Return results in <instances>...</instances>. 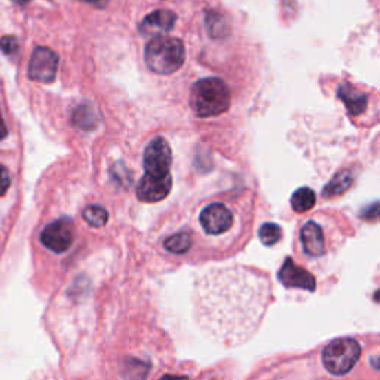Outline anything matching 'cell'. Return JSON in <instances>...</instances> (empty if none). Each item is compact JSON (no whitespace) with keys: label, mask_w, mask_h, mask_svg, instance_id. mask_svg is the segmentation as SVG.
Returning <instances> with one entry per match:
<instances>
[{"label":"cell","mask_w":380,"mask_h":380,"mask_svg":"<svg viewBox=\"0 0 380 380\" xmlns=\"http://www.w3.org/2000/svg\"><path fill=\"white\" fill-rule=\"evenodd\" d=\"M201 224L208 235H222L232 227L233 214L223 204L208 205L201 213Z\"/></svg>","instance_id":"ba28073f"},{"label":"cell","mask_w":380,"mask_h":380,"mask_svg":"<svg viewBox=\"0 0 380 380\" xmlns=\"http://www.w3.org/2000/svg\"><path fill=\"white\" fill-rule=\"evenodd\" d=\"M302 244L303 250L310 257H319L326 251V242H324V233H322L321 226H318L315 222H308L303 226L302 233Z\"/></svg>","instance_id":"7c38bea8"},{"label":"cell","mask_w":380,"mask_h":380,"mask_svg":"<svg viewBox=\"0 0 380 380\" xmlns=\"http://www.w3.org/2000/svg\"><path fill=\"white\" fill-rule=\"evenodd\" d=\"M9 186H11V176H9V171L6 167L0 165V196H3Z\"/></svg>","instance_id":"44dd1931"},{"label":"cell","mask_w":380,"mask_h":380,"mask_svg":"<svg viewBox=\"0 0 380 380\" xmlns=\"http://www.w3.org/2000/svg\"><path fill=\"white\" fill-rule=\"evenodd\" d=\"M171 184H173L171 176L158 178L146 174L138 182L137 196L141 202H149V204L159 202L169 195Z\"/></svg>","instance_id":"30bf717a"},{"label":"cell","mask_w":380,"mask_h":380,"mask_svg":"<svg viewBox=\"0 0 380 380\" xmlns=\"http://www.w3.org/2000/svg\"><path fill=\"white\" fill-rule=\"evenodd\" d=\"M377 202H374L372 207H368L367 210L363 213V217L367 218V220H376L377 214H379V208H377Z\"/></svg>","instance_id":"7402d4cb"},{"label":"cell","mask_w":380,"mask_h":380,"mask_svg":"<svg viewBox=\"0 0 380 380\" xmlns=\"http://www.w3.org/2000/svg\"><path fill=\"white\" fill-rule=\"evenodd\" d=\"M339 97L345 103L348 112L352 116H358L367 109V95L350 83H341L339 88Z\"/></svg>","instance_id":"4fadbf2b"},{"label":"cell","mask_w":380,"mask_h":380,"mask_svg":"<svg viewBox=\"0 0 380 380\" xmlns=\"http://www.w3.org/2000/svg\"><path fill=\"white\" fill-rule=\"evenodd\" d=\"M83 218L92 227H103L109 220V213L100 205H89L83 210Z\"/></svg>","instance_id":"e0dca14e"},{"label":"cell","mask_w":380,"mask_h":380,"mask_svg":"<svg viewBox=\"0 0 380 380\" xmlns=\"http://www.w3.org/2000/svg\"><path fill=\"white\" fill-rule=\"evenodd\" d=\"M6 136H8V128H6V123L2 118V113H0V141L6 138Z\"/></svg>","instance_id":"603a6c76"},{"label":"cell","mask_w":380,"mask_h":380,"mask_svg":"<svg viewBox=\"0 0 380 380\" xmlns=\"http://www.w3.org/2000/svg\"><path fill=\"white\" fill-rule=\"evenodd\" d=\"M0 50L6 55H12L18 51V41L14 36H3L0 39Z\"/></svg>","instance_id":"ffe728a7"},{"label":"cell","mask_w":380,"mask_h":380,"mask_svg":"<svg viewBox=\"0 0 380 380\" xmlns=\"http://www.w3.org/2000/svg\"><path fill=\"white\" fill-rule=\"evenodd\" d=\"M56 72H59V55L50 48H36L28 61V78L34 82L51 83L55 79Z\"/></svg>","instance_id":"52a82bcc"},{"label":"cell","mask_w":380,"mask_h":380,"mask_svg":"<svg viewBox=\"0 0 380 380\" xmlns=\"http://www.w3.org/2000/svg\"><path fill=\"white\" fill-rule=\"evenodd\" d=\"M272 302L271 281L244 268L213 271L195 282L198 324L218 344L236 346L249 340Z\"/></svg>","instance_id":"6da1fadb"},{"label":"cell","mask_w":380,"mask_h":380,"mask_svg":"<svg viewBox=\"0 0 380 380\" xmlns=\"http://www.w3.org/2000/svg\"><path fill=\"white\" fill-rule=\"evenodd\" d=\"M12 2L17 3V5H27L28 2H30V0H12Z\"/></svg>","instance_id":"484cf974"},{"label":"cell","mask_w":380,"mask_h":380,"mask_svg":"<svg viewBox=\"0 0 380 380\" xmlns=\"http://www.w3.org/2000/svg\"><path fill=\"white\" fill-rule=\"evenodd\" d=\"M173 164V154L165 138L156 137L149 142L145 151V169L151 177L162 178L169 176V168Z\"/></svg>","instance_id":"5b68a950"},{"label":"cell","mask_w":380,"mask_h":380,"mask_svg":"<svg viewBox=\"0 0 380 380\" xmlns=\"http://www.w3.org/2000/svg\"><path fill=\"white\" fill-rule=\"evenodd\" d=\"M259 236L260 241L266 245V246H272L275 244H278L282 237V231L278 224L275 223H264L260 231H259Z\"/></svg>","instance_id":"ac0fdd59"},{"label":"cell","mask_w":380,"mask_h":380,"mask_svg":"<svg viewBox=\"0 0 380 380\" xmlns=\"http://www.w3.org/2000/svg\"><path fill=\"white\" fill-rule=\"evenodd\" d=\"M145 59L151 72L171 74L183 65L186 60V50L180 39L159 36L147 43Z\"/></svg>","instance_id":"3957f363"},{"label":"cell","mask_w":380,"mask_h":380,"mask_svg":"<svg viewBox=\"0 0 380 380\" xmlns=\"http://www.w3.org/2000/svg\"><path fill=\"white\" fill-rule=\"evenodd\" d=\"M159 380H189L187 376H174V374H167L164 377H160Z\"/></svg>","instance_id":"cb8c5ba5"},{"label":"cell","mask_w":380,"mask_h":380,"mask_svg":"<svg viewBox=\"0 0 380 380\" xmlns=\"http://www.w3.org/2000/svg\"><path fill=\"white\" fill-rule=\"evenodd\" d=\"M41 241L48 250L56 254L67 251L74 241V224L67 217L59 218V220L48 224L42 235Z\"/></svg>","instance_id":"8992f818"},{"label":"cell","mask_w":380,"mask_h":380,"mask_svg":"<svg viewBox=\"0 0 380 380\" xmlns=\"http://www.w3.org/2000/svg\"><path fill=\"white\" fill-rule=\"evenodd\" d=\"M352 183H354V174L350 173V171H340V173L326 186L324 195L327 198L341 195L344 192H346L350 186H352Z\"/></svg>","instance_id":"9a60e30c"},{"label":"cell","mask_w":380,"mask_h":380,"mask_svg":"<svg viewBox=\"0 0 380 380\" xmlns=\"http://www.w3.org/2000/svg\"><path fill=\"white\" fill-rule=\"evenodd\" d=\"M192 235L189 232H180L176 233L173 236L167 237V241L164 242V246L173 254H184L187 253L190 249H192Z\"/></svg>","instance_id":"2e32d148"},{"label":"cell","mask_w":380,"mask_h":380,"mask_svg":"<svg viewBox=\"0 0 380 380\" xmlns=\"http://www.w3.org/2000/svg\"><path fill=\"white\" fill-rule=\"evenodd\" d=\"M85 2H89V3H94V5L103 6V5H106L107 0H85Z\"/></svg>","instance_id":"d4e9b609"},{"label":"cell","mask_w":380,"mask_h":380,"mask_svg":"<svg viewBox=\"0 0 380 380\" xmlns=\"http://www.w3.org/2000/svg\"><path fill=\"white\" fill-rule=\"evenodd\" d=\"M317 196L309 187H300L291 196V207L296 213H306L315 207Z\"/></svg>","instance_id":"5bb4252c"},{"label":"cell","mask_w":380,"mask_h":380,"mask_svg":"<svg viewBox=\"0 0 380 380\" xmlns=\"http://www.w3.org/2000/svg\"><path fill=\"white\" fill-rule=\"evenodd\" d=\"M361 355V345L357 340L341 337L330 341L322 350V364L335 376L348 374Z\"/></svg>","instance_id":"277c9868"},{"label":"cell","mask_w":380,"mask_h":380,"mask_svg":"<svg viewBox=\"0 0 380 380\" xmlns=\"http://www.w3.org/2000/svg\"><path fill=\"white\" fill-rule=\"evenodd\" d=\"M231 106V92L218 78L198 81L190 89V107L199 118H211L224 113Z\"/></svg>","instance_id":"7a4b0ae2"},{"label":"cell","mask_w":380,"mask_h":380,"mask_svg":"<svg viewBox=\"0 0 380 380\" xmlns=\"http://www.w3.org/2000/svg\"><path fill=\"white\" fill-rule=\"evenodd\" d=\"M278 278L288 288H302L306 291H315L317 288V281L313 278V275L300 268V266L294 264L290 257L284 260L278 272Z\"/></svg>","instance_id":"9c48e42d"},{"label":"cell","mask_w":380,"mask_h":380,"mask_svg":"<svg viewBox=\"0 0 380 380\" xmlns=\"http://www.w3.org/2000/svg\"><path fill=\"white\" fill-rule=\"evenodd\" d=\"M177 21V15L168 9H159L149 14L140 24V30L147 36H164L173 30Z\"/></svg>","instance_id":"8fae6325"},{"label":"cell","mask_w":380,"mask_h":380,"mask_svg":"<svg viewBox=\"0 0 380 380\" xmlns=\"http://www.w3.org/2000/svg\"><path fill=\"white\" fill-rule=\"evenodd\" d=\"M73 122L76 123V127H79L82 129H91L94 128V110L88 106H81L79 109H76L73 113Z\"/></svg>","instance_id":"d6986e66"}]
</instances>
